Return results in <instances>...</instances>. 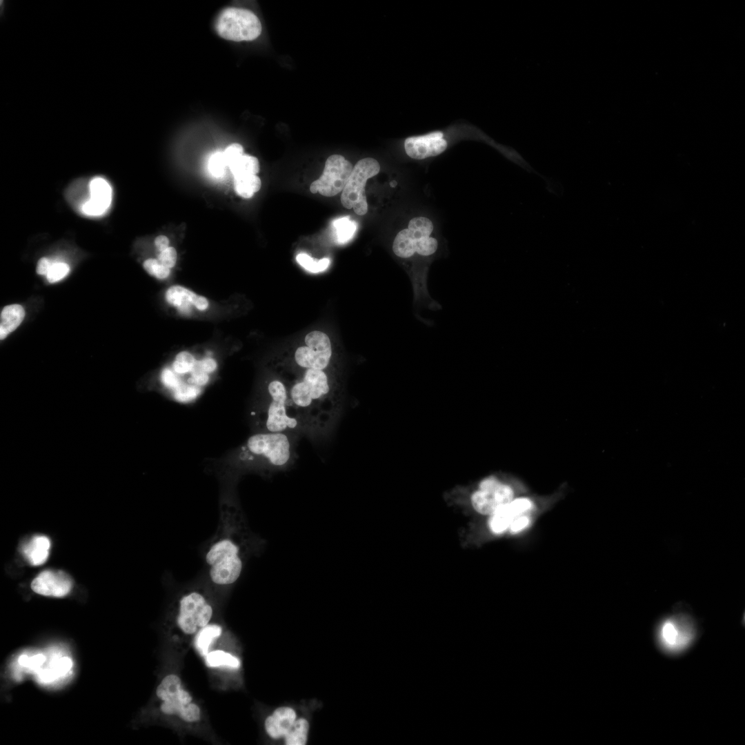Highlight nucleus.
Wrapping results in <instances>:
<instances>
[{
    "instance_id": "f257e3e1",
    "label": "nucleus",
    "mask_w": 745,
    "mask_h": 745,
    "mask_svg": "<svg viewBox=\"0 0 745 745\" xmlns=\"http://www.w3.org/2000/svg\"><path fill=\"white\" fill-rule=\"evenodd\" d=\"M288 393L306 436L315 442L328 439L340 420L344 402L327 373L305 370L301 379L291 385Z\"/></svg>"
},
{
    "instance_id": "f03ea898",
    "label": "nucleus",
    "mask_w": 745,
    "mask_h": 745,
    "mask_svg": "<svg viewBox=\"0 0 745 745\" xmlns=\"http://www.w3.org/2000/svg\"><path fill=\"white\" fill-rule=\"evenodd\" d=\"M568 490L569 486L565 481L548 494L530 492L518 497L487 516L484 532L488 537H520L563 500Z\"/></svg>"
},
{
    "instance_id": "7ed1b4c3",
    "label": "nucleus",
    "mask_w": 745,
    "mask_h": 745,
    "mask_svg": "<svg viewBox=\"0 0 745 745\" xmlns=\"http://www.w3.org/2000/svg\"><path fill=\"white\" fill-rule=\"evenodd\" d=\"M299 438L290 433L256 432L238 448L237 466L245 470H287L297 459Z\"/></svg>"
},
{
    "instance_id": "20e7f679",
    "label": "nucleus",
    "mask_w": 745,
    "mask_h": 745,
    "mask_svg": "<svg viewBox=\"0 0 745 745\" xmlns=\"http://www.w3.org/2000/svg\"><path fill=\"white\" fill-rule=\"evenodd\" d=\"M252 416L257 432L306 436L290 400L288 388L281 380L272 379L268 383L266 394L254 402Z\"/></svg>"
},
{
    "instance_id": "39448f33",
    "label": "nucleus",
    "mask_w": 745,
    "mask_h": 745,
    "mask_svg": "<svg viewBox=\"0 0 745 745\" xmlns=\"http://www.w3.org/2000/svg\"><path fill=\"white\" fill-rule=\"evenodd\" d=\"M244 526V525H243ZM226 528L210 544L206 553L209 577L218 585H230L242 573L248 553V541L244 538V526Z\"/></svg>"
},
{
    "instance_id": "423d86ee",
    "label": "nucleus",
    "mask_w": 745,
    "mask_h": 745,
    "mask_svg": "<svg viewBox=\"0 0 745 745\" xmlns=\"http://www.w3.org/2000/svg\"><path fill=\"white\" fill-rule=\"evenodd\" d=\"M530 493L519 477L508 473L490 475L477 484L470 495V504L479 515L488 516L514 499Z\"/></svg>"
},
{
    "instance_id": "0eeeda50",
    "label": "nucleus",
    "mask_w": 745,
    "mask_h": 745,
    "mask_svg": "<svg viewBox=\"0 0 745 745\" xmlns=\"http://www.w3.org/2000/svg\"><path fill=\"white\" fill-rule=\"evenodd\" d=\"M433 230L432 221L423 217L413 218L408 228L397 233L393 250L399 257L409 258L415 252L422 256H429L436 252L438 243L430 235Z\"/></svg>"
},
{
    "instance_id": "6e6552de",
    "label": "nucleus",
    "mask_w": 745,
    "mask_h": 745,
    "mask_svg": "<svg viewBox=\"0 0 745 745\" xmlns=\"http://www.w3.org/2000/svg\"><path fill=\"white\" fill-rule=\"evenodd\" d=\"M218 34L234 41H252L262 30L259 18L252 11L239 8H228L218 17L215 24Z\"/></svg>"
},
{
    "instance_id": "1a4fd4ad",
    "label": "nucleus",
    "mask_w": 745,
    "mask_h": 745,
    "mask_svg": "<svg viewBox=\"0 0 745 745\" xmlns=\"http://www.w3.org/2000/svg\"><path fill=\"white\" fill-rule=\"evenodd\" d=\"M379 170V163L371 157L364 158L355 164L341 192V202L344 208H353L358 215L367 212L366 183L369 178L377 175Z\"/></svg>"
},
{
    "instance_id": "9d476101",
    "label": "nucleus",
    "mask_w": 745,
    "mask_h": 745,
    "mask_svg": "<svg viewBox=\"0 0 745 745\" xmlns=\"http://www.w3.org/2000/svg\"><path fill=\"white\" fill-rule=\"evenodd\" d=\"M157 695L163 701L161 710L164 713L177 714L186 722L199 719V708L191 703V696L182 688L181 680L177 675L166 676L158 686Z\"/></svg>"
},
{
    "instance_id": "9b49d317",
    "label": "nucleus",
    "mask_w": 745,
    "mask_h": 745,
    "mask_svg": "<svg viewBox=\"0 0 745 745\" xmlns=\"http://www.w3.org/2000/svg\"><path fill=\"white\" fill-rule=\"evenodd\" d=\"M352 168L351 163L343 156H330L325 163L321 176L310 184V191L325 197L337 195L344 190Z\"/></svg>"
},
{
    "instance_id": "f8f14e48",
    "label": "nucleus",
    "mask_w": 745,
    "mask_h": 745,
    "mask_svg": "<svg viewBox=\"0 0 745 745\" xmlns=\"http://www.w3.org/2000/svg\"><path fill=\"white\" fill-rule=\"evenodd\" d=\"M305 343V346L299 347L295 352L294 359L297 365L305 370L326 369L332 357L328 336L323 332L314 330L306 336Z\"/></svg>"
},
{
    "instance_id": "ddd939ff",
    "label": "nucleus",
    "mask_w": 745,
    "mask_h": 745,
    "mask_svg": "<svg viewBox=\"0 0 745 745\" xmlns=\"http://www.w3.org/2000/svg\"><path fill=\"white\" fill-rule=\"evenodd\" d=\"M212 608L204 597L197 592H192L183 596L179 602L177 624L186 634L196 632L210 622Z\"/></svg>"
},
{
    "instance_id": "4468645a",
    "label": "nucleus",
    "mask_w": 745,
    "mask_h": 745,
    "mask_svg": "<svg viewBox=\"0 0 745 745\" xmlns=\"http://www.w3.org/2000/svg\"><path fill=\"white\" fill-rule=\"evenodd\" d=\"M443 136L441 131H436L425 135L408 137L404 142L406 152L410 157L415 159L437 156L443 152L447 147V142Z\"/></svg>"
},
{
    "instance_id": "2eb2a0df",
    "label": "nucleus",
    "mask_w": 745,
    "mask_h": 745,
    "mask_svg": "<svg viewBox=\"0 0 745 745\" xmlns=\"http://www.w3.org/2000/svg\"><path fill=\"white\" fill-rule=\"evenodd\" d=\"M72 586V580L66 573L52 570L41 572L31 584V588L36 593L55 597L67 595Z\"/></svg>"
},
{
    "instance_id": "dca6fc26",
    "label": "nucleus",
    "mask_w": 745,
    "mask_h": 745,
    "mask_svg": "<svg viewBox=\"0 0 745 745\" xmlns=\"http://www.w3.org/2000/svg\"><path fill=\"white\" fill-rule=\"evenodd\" d=\"M90 197L82 206V212L90 216L102 215L109 207L112 200V189L104 179L96 177L89 184Z\"/></svg>"
},
{
    "instance_id": "f3484780",
    "label": "nucleus",
    "mask_w": 745,
    "mask_h": 745,
    "mask_svg": "<svg viewBox=\"0 0 745 745\" xmlns=\"http://www.w3.org/2000/svg\"><path fill=\"white\" fill-rule=\"evenodd\" d=\"M297 717V711L292 706H280L266 719V731L274 739H284Z\"/></svg>"
},
{
    "instance_id": "a211bd4d",
    "label": "nucleus",
    "mask_w": 745,
    "mask_h": 745,
    "mask_svg": "<svg viewBox=\"0 0 745 745\" xmlns=\"http://www.w3.org/2000/svg\"><path fill=\"white\" fill-rule=\"evenodd\" d=\"M167 302L177 308L192 305L197 310L203 311L208 308L209 301L203 296L199 295L180 285L169 287L165 294Z\"/></svg>"
},
{
    "instance_id": "6ab92c4d",
    "label": "nucleus",
    "mask_w": 745,
    "mask_h": 745,
    "mask_svg": "<svg viewBox=\"0 0 745 745\" xmlns=\"http://www.w3.org/2000/svg\"><path fill=\"white\" fill-rule=\"evenodd\" d=\"M50 547V542L47 537L37 535L22 547V553L30 564L39 566L46 561Z\"/></svg>"
},
{
    "instance_id": "aec40b11",
    "label": "nucleus",
    "mask_w": 745,
    "mask_h": 745,
    "mask_svg": "<svg viewBox=\"0 0 745 745\" xmlns=\"http://www.w3.org/2000/svg\"><path fill=\"white\" fill-rule=\"evenodd\" d=\"M24 317L25 311L21 305L11 304L5 306L1 312L0 339H3L14 331L21 324Z\"/></svg>"
},
{
    "instance_id": "412c9836",
    "label": "nucleus",
    "mask_w": 745,
    "mask_h": 745,
    "mask_svg": "<svg viewBox=\"0 0 745 745\" xmlns=\"http://www.w3.org/2000/svg\"><path fill=\"white\" fill-rule=\"evenodd\" d=\"M310 724L305 717H298L284 737L286 745H305L308 742Z\"/></svg>"
},
{
    "instance_id": "4be33fe9",
    "label": "nucleus",
    "mask_w": 745,
    "mask_h": 745,
    "mask_svg": "<svg viewBox=\"0 0 745 745\" xmlns=\"http://www.w3.org/2000/svg\"><path fill=\"white\" fill-rule=\"evenodd\" d=\"M261 182L256 175H246L235 177V190L238 195L248 199L259 190Z\"/></svg>"
},
{
    "instance_id": "5701e85b",
    "label": "nucleus",
    "mask_w": 745,
    "mask_h": 745,
    "mask_svg": "<svg viewBox=\"0 0 745 745\" xmlns=\"http://www.w3.org/2000/svg\"><path fill=\"white\" fill-rule=\"evenodd\" d=\"M221 627L217 624H207L201 628L196 636V647L204 656L208 653L210 644L221 633Z\"/></svg>"
},
{
    "instance_id": "b1692460",
    "label": "nucleus",
    "mask_w": 745,
    "mask_h": 745,
    "mask_svg": "<svg viewBox=\"0 0 745 745\" xmlns=\"http://www.w3.org/2000/svg\"><path fill=\"white\" fill-rule=\"evenodd\" d=\"M230 168L235 177L246 175H256L259 171V163L255 157L243 155L230 166Z\"/></svg>"
},
{
    "instance_id": "393cba45",
    "label": "nucleus",
    "mask_w": 745,
    "mask_h": 745,
    "mask_svg": "<svg viewBox=\"0 0 745 745\" xmlns=\"http://www.w3.org/2000/svg\"><path fill=\"white\" fill-rule=\"evenodd\" d=\"M336 240L339 244L348 241L353 237L357 225L349 217H340L332 222Z\"/></svg>"
},
{
    "instance_id": "a878e982",
    "label": "nucleus",
    "mask_w": 745,
    "mask_h": 745,
    "mask_svg": "<svg viewBox=\"0 0 745 745\" xmlns=\"http://www.w3.org/2000/svg\"><path fill=\"white\" fill-rule=\"evenodd\" d=\"M680 628L676 619H669L664 622L662 627L661 635L666 644L670 647H676L682 644H686V637L680 634Z\"/></svg>"
},
{
    "instance_id": "bb28decb",
    "label": "nucleus",
    "mask_w": 745,
    "mask_h": 745,
    "mask_svg": "<svg viewBox=\"0 0 745 745\" xmlns=\"http://www.w3.org/2000/svg\"><path fill=\"white\" fill-rule=\"evenodd\" d=\"M206 662L209 667L225 666L232 668H239L240 661L230 653L223 650H215L206 655Z\"/></svg>"
},
{
    "instance_id": "cd10ccee",
    "label": "nucleus",
    "mask_w": 745,
    "mask_h": 745,
    "mask_svg": "<svg viewBox=\"0 0 745 745\" xmlns=\"http://www.w3.org/2000/svg\"><path fill=\"white\" fill-rule=\"evenodd\" d=\"M195 364L196 360L190 352L181 351L176 355L172 367L176 374L183 375L192 372Z\"/></svg>"
},
{
    "instance_id": "c85d7f7f",
    "label": "nucleus",
    "mask_w": 745,
    "mask_h": 745,
    "mask_svg": "<svg viewBox=\"0 0 745 745\" xmlns=\"http://www.w3.org/2000/svg\"><path fill=\"white\" fill-rule=\"evenodd\" d=\"M297 261L302 267L311 272L324 271L328 267L330 264V260L328 258L315 260L305 253H299L297 256Z\"/></svg>"
},
{
    "instance_id": "c756f323",
    "label": "nucleus",
    "mask_w": 745,
    "mask_h": 745,
    "mask_svg": "<svg viewBox=\"0 0 745 745\" xmlns=\"http://www.w3.org/2000/svg\"><path fill=\"white\" fill-rule=\"evenodd\" d=\"M143 268L150 275L159 279L167 278L170 273V268L162 265L157 259H148L143 264Z\"/></svg>"
},
{
    "instance_id": "7c9ffc66",
    "label": "nucleus",
    "mask_w": 745,
    "mask_h": 745,
    "mask_svg": "<svg viewBox=\"0 0 745 745\" xmlns=\"http://www.w3.org/2000/svg\"><path fill=\"white\" fill-rule=\"evenodd\" d=\"M70 272V266L64 262L52 263L46 275L50 283L57 282L63 279Z\"/></svg>"
},
{
    "instance_id": "2f4dec72",
    "label": "nucleus",
    "mask_w": 745,
    "mask_h": 745,
    "mask_svg": "<svg viewBox=\"0 0 745 745\" xmlns=\"http://www.w3.org/2000/svg\"><path fill=\"white\" fill-rule=\"evenodd\" d=\"M228 166L223 152H216L210 157L208 161V168L211 173L216 176H221L224 172L226 167Z\"/></svg>"
},
{
    "instance_id": "473e14b6",
    "label": "nucleus",
    "mask_w": 745,
    "mask_h": 745,
    "mask_svg": "<svg viewBox=\"0 0 745 745\" xmlns=\"http://www.w3.org/2000/svg\"><path fill=\"white\" fill-rule=\"evenodd\" d=\"M223 155L227 166L230 167L244 155V148L241 144L234 143L226 148Z\"/></svg>"
},
{
    "instance_id": "72a5a7b5",
    "label": "nucleus",
    "mask_w": 745,
    "mask_h": 745,
    "mask_svg": "<svg viewBox=\"0 0 745 745\" xmlns=\"http://www.w3.org/2000/svg\"><path fill=\"white\" fill-rule=\"evenodd\" d=\"M177 254L175 248L169 246L159 254L157 260L162 265L170 269L175 266L177 261Z\"/></svg>"
},
{
    "instance_id": "f704fd0d",
    "label": "nucleus",
    "mask_w": 745,
    "mask_h": 745,
    "mask_svg": "<svg viewBox=\"0 0 745 745\" xmlns=\"http://www.w3.org/2000/svg\"><path fill=\"white\" fill-rule=\"evenodd\" d=\"M208 380V374L195 366L191 375L188 379V382L189 385L199 387L206 385Z\"/></svg>"
},
{
    "instance_id": "c9c22d12",
    "label": "nucleus",
    "mask_w": 745,
    "mask_h": 745,
    "mask_svg": "<svg viewBox=\"0 0 745 745\" xmlns=\"http://www.w3.org/2000/svg\"><path fill=\"white\" fill-rule=\"evenodd\" d=\"M161 379L165 386L173 388L175 390L181 385V381L175 372L168 368H165L162 371Z\"/></svg>"
},
{
    "instance_id": "e433bc0d",
    "label": "nucleus",
    "mask_w": 745,
    "mask_h": 745,
    "mask_svg": "<svg viewBox=\"0 0 745 745\" xmlns=\"http://www.w3.org/2000/svg\"><path fill=\"white\" fill-rule=\"evenodd\" d=\"M196 367L206 373L212 372L217 367V361L210 357L204 358L200 361H196Z\"/></svg>"
},
{
    "instance_id": "4c0bfd02",
    "label": "nucleus",
    "mask_w": 745,
    "mask_h": 745,
    "mask_svg": "<svg viewBox=\"0 0 745 745\" xmlns=\"http://www.w3.org/2000/svg\"><path fill=\"white\" fill-rule=\"evenodd\" d=\"M51 264L52 263L50 261V260L48 258H46V257L41 258L37 262V274L41 275L46 276V275L48 273V270H49V268L50 267Z\"/></svg>"
},
{
    "instance_id": "58836bf2",
    "label": "nucleus",
    "mask_w": 745,
    "mask_h": 745,
    "mask_svg": "<svg viewBox=\"0 0 745 745\" xmlns=\"http://www.w3.org/2000/svg\"><path fill=\"white\" fill-rule=\"evenodd\" d=\"M155 245L161 252L169 247V239L165 235H159L155 238Z\"/></svg>"
}]
</instances>
